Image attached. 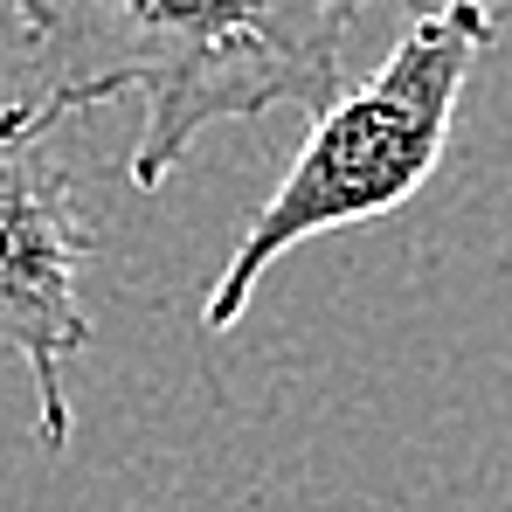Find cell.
Segmentation results:
<instances>
[{"mask_svg": "<svg viewBox=\"0 0 512 512\" xmlns=\"http://www.w3.org/2000/svg\"><path fill=\"white\" fill-rule=\"evenodd\" d=\"M49 118L111 97L139 104L132 187H167L201 132L263 111H326L346 84V35L374 0H0ZM416 7V0H409Z\"/></svg>", "mask_w": 512, "mask_h": 512, "instance_id": "6da1fadb", "label": "cell"}, {"mask_svg": "<svg viewBox=\"0 0 512 512\" xmlns=\"http://www.w3.org/2000/svg\"><path fill=\"white\" fill-rule=\"evenodd\" d=\"M56 132L63 118H49L35 97L0 104V346L35 381V443L49 457L70 450L63 367L90 346L84 263L97 250Z\"/></svg>", "mask_w": 512, "mask_h": 512, "instance_id": "3957f363", "label": "cell"}, {"mask_svg": "<svg viewBox=\"0 0 512 512\" xmlns=\"http://www.w3.org/2000/svg\"><path fill=\"white\" fill-rule=\"evenodd\" d=\"M492 42H499L492 0H436L402 28V42L381 56V70L367 84L353 90L340 84V97L326 111H312L298 160L284 167L270 201L250 215L229 263L215 270L201 326L229 333L250 312L270 263L291 256L298 243L353 229V222H381L402 201H416L443 160V146H450L457 97H464L471 70L485 63Z\"/></svg>", "mask_w": 512, "mask_h": 512, "instance_id": "7a4b0ae2", "label": "cell"}]
</instances>
